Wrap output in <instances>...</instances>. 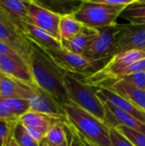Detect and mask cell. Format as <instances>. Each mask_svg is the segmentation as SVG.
<instances>
[{
    "label": "cell",
    "instance_id": "obj_32",
    "mask_svg": "<svg viewBox=\"0 0 145 146\" xmlns=\"http://www.w3.org/2000/svg\"><path fill=\"white\" fill-rule=\"evenodd\" d=\"M0 121H18L19 119L12 113V111L0 101Z\"/></svg>",
    "mask_w": 145,
    "mask_h": 146
},
{
    "label": "cell",
    "instance_id": "obj_12",
    "mask_svg": "<svg viewBox=\"0 0 145 146\" xmlns=\"http://www.w3.org/2000/svg\"><path fill=\"white\" fill-rule=\"evenodd\" d=\"M38 86L17 81L0 74V98L26 99L30 101L37 93Z\"/></svg>",
    "mask_w": 145,
    "mask_h": 146
},
{
    "label": "cell",
    "instance_id": "obj_2",
    "mask_svg": "<svg viewBox=\"0 0 145 146\" xmlns=\"http://www.w3.org/2000/svg\"><path fill=\"white\" fill-rule=\"evenodd\" d=\"M68 122L91 146H112L110 127L78 105H62Z\"/></svg>",
    "mask_w": 145,
    "mask_h": 146
},
{
    "label": "cell",
    "instance_id": "obj_20",
    "mask_svg": "<svg viewBox=\"0 0 145 146\" xmlns=\"http://www.w3.org/2000/svg\"><path fill=\"white\" fill-rule=\"evenodd\" d=\"M84 25L80 23L73 14L61 15L59 24V33L61 42L71 39L76 36L83 28Z\"/></svg>",
    "mask_w": 145,
    "mask_h": 146
},
{
    "label": "cell",
    "instance_id": "obj_3",
    "mask_svg": "<svg viewBox=\"0 0 145 146\" xmlns=\"http://www.w3.org/2000/svg\"><path fill=\"white\" fill-rule=\"evenodd\" d=\"M145 58V50H126L111 56L109 61L94 74L80 77L86 85L96 88H107L112 83L131 75L130 67Z\"/></svg>",
    "mask_w": 145,
    "mask_h": 146
},
{
    "label": "cell",
    "instance_id": "obj_30",
    "mask_svg": "<svg viewBox=\"0 0 145 146\" xmlns=\"http://www.w3.org/2000/svg\"><path fill=\"white\" fill-rule=\"evenodd\" d=\"M110 139L112 146H135L115 127H110Z\"/></svg>",
    "mask_w": 145,
    "mask_h": 146
},
{
    "label": "cell",
    "instance_id": "obj_7",
    "mask_svg": "<svg viewBox=\"0 0 145 146\" xmlns=\"http://www.w3.org/2000/svg\"><path fill=\"white\" fill-rule=\"evenodd\" d=\"M0 40L15 50L29 64L32 50L31 41L0 9Z\"/></svg>",
    "mask_w": 145,
    "mask_h": 146
},
{
    "label": "cell",
    "instance_id": "obj_22",
    "mask_svg": "<svg viewBox=\"0 0 145 146\" xmlns=\"http://www.w3.org/2000/svg\"><path fill=\"white\" fill-rule=\"evenodd\" d=\"M123 18L129 21L132 25H145V1L137 2L128 6L121 14Z\"/></svg>",
    "mask_w": 145,
    "mask_h": 146
},
{
    "label": "cell",
    "instance_id": "obj_24",
    "mask_svg": "<svg viewBox=\"0 0 145 146\" xmlns=\"http://www.w3.org/2000/svg\"><path fill=\"white\" fill-rule=\"evenodd\" d=\"M0 101L3 102L18 119L31 110L30 103L26 99L0 98Z\"/></svg>",
    "mask_w": 145,
    "mask_h": 146
},
{
    "label": "cell",
    "instance_id": "obj_31",
    "mask_svg": "<svg viewBox=\"0 0 145 146\" xmlns=\"http://www.w3.org/2000/svg\"><path fill=\"white\" fill-rule=\"evenodd\" d=\"M0 55L2 56H5L13 59H16V60H21V61H25L23 59V57L13 48H11L9 44H5L4 42L0 40ZM26 62V61H25Z\"/></svg>",
    "mask_w": 145,
    "mask_h": 146
},
{
    "label": "cell",
    "instance_id": "obj_13",
    "mask_svg": "<svg viewBox=\"0 0 145 146\" xmlns=\"http://www.w3.org/2000/svg\"><path fill=\"white\" fill-rule=\"evenodd\" d=\"M0 74L17 81L29 85H36L29 64L25 61L0 55Z\"/></svg>",
    "mask_w": 145,
    "mask_h": 146
},
{
    "label": "cell",
    "instance_id": "obj_8",
    "mask_svg": "<svg viewBox=\"0 0 145 146\" xmlns=\"http://www.w3.org/2000/svg\"><path fill=\"white\" fill-rule=\"evenodd\" d=\"M119 24L115 27L98 29V33L92 39L83 56L93 62L109 60L112 56Z\"/></svg>",
    "mask_w": 145,
    "mask_h": 146
},
{
    "label": "cell",
    "instance_id": "obj_34",
    "mask_svg": "<svg viewBox=\"0 0 145 146\" xmlns=\"http://www.w3.org/2000/svg\"><path fill=\"white\" fill-rule=\"evenodd\" d=\"M39 146H49V145H48V143L45 141V139H44V140H42V141L39 143Z\"/></svg>",
    "mask_w": 145,
    "mask_h": 146
},
{
    "label": "cell",
    "instance_id": "obj_4",
    "mask_svg": "<svg viewBox=\"0 0 145 146\" xmlns=\"http://www.w3.org/2000/svg\"><path fill=\"white\" fill-rule=\"evenodd\" d=\"M65 88L69 101L109 127L108 113L103 102L97 96V88L85 84L79 76L66 73Z\"/></svg>",
    "mask_w": 145,
    "mask_h": 146
},
{
    "label": "cell",
    "instance_id": "obj_23",
    "mask_svg": "<svg viewBox=\"0 0 145 146\" xmlns=\"http://www.w3.org/2000/svg\"><path fill=\"white\" fill-rule=\"evenodd\" d=\"M44 139L49 146H59L65 143L68 139V136L64 122H56L50 129Z\"/></svg>",
    "mask_w": 145,
    "mask_h": 146
},
{
    "label": "cell",
    "instance_id": "obj_27",
    "mask_svg": "<svg viewBox=\"0 0 145 146\" xmlns=\"http://www.w3.org/2000/svg\"><path fill=\"white\" fill-rule=\"evenodd\" d=\"M18 121H0V146H8L9 145L13 139L14 127Z\"/></svg>",
    "mask_w": 145,
    "mask_h": 146
},
{
    "label": "cell",
    "instance_id": "obj_36",
    "mask_svg": "<svg viewBox=\"0 0 145 146\" xmlns=\"http://www.w3.org/2000/svg\"><path fill=\"white\" fill-rule=\"evenodd\" d=\"M85 142H86V141H85ZM86 145H87V146H91L89 143H87V142H86Z\"/></svg>",
    "mask_w": 145,
    "mask_h": 146
},
{
    "label": "cell",
    "instance_id": "obj_11",
    "mask_svg": "<svg viewBox=\"0 0 145 146\" xmlns=\"http://www.w3.org/2000/svg\"><path fill=\"white\" fill-rule=\"evenodd\" d=\"M19 121L29 133V134L37 142L40 143L45 139L50 129L56 122L63 121L47 115L30 110L23 115L21 117H20Z\"/></svg>",
    "mask_w": 145,
    "mask_h": 146
},
{
    "label": "cell",
    "instance_id": "obj_29",
    "mask_svg": "<svg viewBox=\"0 0 145 146\" xmlns=\"http://www.w3.org/2000/svg\"><path fill=\"white\" fill-rule=\"evenodd\" d=\"M119 80H123V81H125V82H126V83H128V84H130V85H132L137 88L145 90V71L131 74V75L126 76V77L121 79Z\"/></svg>",
    "mask_w": 145,
    "mask_h": 146
},
{
    "label": "cell",
    "instance_id": "obj_17",
    "mask_svg": "<svg viewBox=\"0 0 145 146\" xmlns=\"http://www.w3.org/2000/svg\"><path fill=\"white\" fill-rule=\"evenodd\" d=\"M0 9L21 30L23 24L28 22V1L0 0Z\"/></svg>",
    "mask_w": 145,
    "mask_h": 146
},
{
    "label": "cell",
    "instance_id": "obj_9",
    "mask_svg": "<svg viewBox=\"0 0 145 146\" xmlns=\"http://www.w3.org/2000/svg\"><path fill=\"white\" fill-rule=\"evenodd\" d=\"M132 50H145V25H119L112 56Z\"/></svg>",
    "mask_w": 145,
    "mask_h": 146
},
{
    "label": "cell",
    "instance_id": "obj_18",
    "mask_svg": "<svg viewBox=\"0 0 145 146\" xmlns=\"http://www.w3.org/2000/svg\"><path fill=\"white\" fill-rule=\"evenodd\" d=\"M104 89L112 90L145 111V90L137 88L123 80L115 81Z\"/></svg>",
    "mask_w": 145,
    "mask_h": 146
},
{
    "label": "cell",
    "instance_id": "obj_10",
    "mask_svg": "<svg viewBox=\"0 0 145 146\" xmlns=\"http://www.w3.org/2000/svg\"><path fill=\"white\" fill-rule=\"evenodd\" d=\"M61 15L43 7L37 1H28V22L60 39L59 24Z\"/></svg>",
    "mask_w": 145,
    "mask_h": 146
},
{
    "label": "cell",
    "instance_id": "obj_16",
    "mask_svg": "<svg viewBox=\"0 0 145 146\" xmlns=\"http://www.w3.org/2000/svg\"><path fill=\"white\" fill-rule=\"evenodd\" d=\"M22 30L27 38H29L31 41L35 43L44 50H57L62 48V44L60 40L30 23H24L22 26Z\"/></svg>",
    "mask_w": 145,
    "mask_h": 146
},
{
    "label": "cell",
    "instance_id": "obj_21",
    "mask_svg": "<svg viewBox=\"0 0 145 146\" xmlns=\"http://www.w3.org/2000/svg\"><path fill=\"white\" fill-rule=\"evenodd\" d=\"M43 7L60 15L74 14L81 6L83 1L73 0H49V1H37Z\"/></svg>",
    "mask_w": 145,
    "mask_h": 146
},
{
    "label": "cell",
    "instance_id": "obj_14",
    "mask_svg": "<svg viewBox=\"0 0 145 146\" xmlns=\"http://www.w3.org/2000/svg\"><path fill=\"white\" fill-rule=\"evenodd\" d=\"M97 96L103 103L110 104L118 110L145 123V111L112 90L97 88Z\"/></svg>",
    "mask_w": 145,
    "mask_h": 146
},
{
    "label": "cell",
    "instance_id": "obj_6",
    "mask_svg": "<svg viewBox=\"0 0 145 146\" xmlns=\"http://www.w3.org/2000/svg\"><path fill=\"white\" fill-rule=\"evenodd\" d=\"M52 60L64 71L73 74L85 77L99 70L109 60L93 62L83 55L73 53L64 47L57 50H45Z\"/></svg>",
    "mask_w": 145,
    "mask_h": 146
},
{
    "label": "cell",
    "instance_id": "obj_5",
    "mask_svg": "<svg viewBox=\"0 0 145 146\" xmlns=\"http://www.w3.org/2000/svg\"><path fill=\"white\" fill-rule=\"evenodd\" d=\"M126 9V7L102 4L96 0H87L82 2L81 6L73 15L84 26L99 29L118 25L116 20Z\"/></svg>",
    "mask_w": 145,
    "mask_h": 146
},
{
    "label": "cell",
    "instance_id": "obj_28",
    "mask_svg": "<svg viewBox=\"0 0 145 146\" xmlns=\"http://www.w3.org/2000/svg\"><path fill=\"white\" fill-rule=\"evenodd\" d=\"M64 124L68 136V146H87L86 142L82 136H80V134L68 122H64Z\"/></svg>",
    "mask_w": 145,
    "mask_h": 146
},
{
    "label": "cell",
    "instance_id": "obj_33",
    "mask_svg": "<svg viewBox=\"0 0 145 146\" xmlns=\"http://www.w3.org/2000/svg\"><path fill=\"white\" fill-rule=\"evenodd\" d=\"M8 146H20V145H18V144H17L14 139H12V140H11V142L9 143V145Z\"/></svg>",
    "mask_w": 145,
    "mask_h": 146
},
{
    "label": "cell",
    "instance_id": "obj_15",
    "mask_svg": "<svg viewBox=\"0 0 145 146\" xmlns=\"http://www.w3.org/2000/svg\"><path fill=\"white\" fill-rule=\"evenodd\" d=\"M107 113L110 127H116L117 126H125L137 132L145 134V123L137 118L118 110L110 104L103 103Z\"/></svg>",
    "mask_w": 145,
    "mask_h": 146
},
{
    "label": "cell",
    "instance_id": "obj_25",
    "mask_svg": "<svg viewBox=\"0 0 145 146\" xmlns=\"http://www.w3.org/2000/svg\"><path fill=\"white\" fill-rule=\"evenodd\" d=\"M13 139L20 146H39V143L29 134L20 121H18L14 127Z\"/></svg>",
    "mask_w": 145,
    "mask_h": 146
},
{
    "label": "cell",
    "instance_id": "obj_19",
    "mask_svg": "<svg viewBox=\"0 0 145 146\" xmlns=\"http://www.w3.org/2000/svg\"><path fill=\"white\" fill-rule=\"evenodd\" d=\"M97 33L98 29L84 26L82 30L76 36L69 40L62 42V47L73 53L83 55Z\"/></svg>",
    "mask_w": 145,
    "mask_h": 146
},
{
    "label": "cell",
    "instance_id": "obj_35",
    "mask_svg": "<svg viewBox=\"0 0 145 146\" xmlns=\"http://www.w3.org/2000/svg\"><path fill=\"white\" fill-rule=\"evenodd\" d=\"M59 146H68V139H67V141L65 143H63L62 145H61Z\"/></svg>",
    "mask_w": 145,
    "mask_h": 146
},
{
    "label": "cell",
    "instance_id": "obj_26",
    "mask_svg": "<svg viewBox=\"0 0 145 146\" xmlns=\"http://www.w3.org/2000/svg\"><path fill=\"white\" fill-rule=\"evenodd\" d=\"M116 128L125 137H126L135 146H145V134L137 132L125 126H117Z\"/></svg>",
    "mask_w": 145,
    "mask_h": 146
},
{
    "label": "cell",
    "instance_id": "obj_1",
    "mask_svg": "<svg viewBox=\"0 0 145 146\" xmlns=\"http://www.w3.org/2000/svg\"><path fill=\"white\" fill-rule=\"evenodd\" d=\"M31 45L29 67L35 84L62 106L70 103L65 88L67 72L61 68L44 49L32 41Z\"/></svg>",
    "mask_w": 145,
    "mask_h": 146
}]
</instances>
